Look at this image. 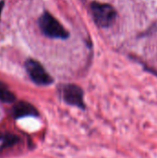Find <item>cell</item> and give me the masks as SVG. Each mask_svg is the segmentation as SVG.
Wrapping results in <instances>:
<instances>
[{"mask_svg": "<svg viewBox=\"0 0 157 158\" xmlns=\"http://www.w3.org/2000/svg\"><path fill=\"white\" fill-rule=\"evenodd\" d=\"M38 23L41 31L47 37L55 39H66L68 36V33L64 27L48 12H44L39 18Z\"/></svg>", "mask_w": 157, "mask_h": 158, "instance_id": "1", "label": "cell"}, {"mask_svg": "<svg viewBox=\"0 0 157 158\" xmlns=\"http://www.w3.org/2000/svg\"><path fill=\"white\" fill-rule=\"evenodd\" d=\"M91 10L96 23L100 27H109L115 21L117 13L108 4L93 3L91 6Z\"/></svg>", "mask_w": 157, "mask_h": 158, "instance_id": "2", "label": "cell"}, {"mask_svg": "<svg viewBox=\"0 0 157 158\" xmlns=\"http://www.w3.org/2000/svg\"><path fill=\"white\" fill-rule=\"evenodd\" d=\"M25 68L31 79L39 85H48L52 83L53 79L45 71L43 67L36 60L29 59L25 63Z\"/></svg>", "mask_w": 157, "mask_h": 158, "instance_id": "3", "label": "cell"}, {"mask_svg": "<svg viewBox=\"0 0 157 158\" xmlns=\"http://www.w3.org/2000/svg\"><path fill=\"white\" fill-rule=\"evenodd\" d=\"M63 97L68 104L81 108H84L83 93L79 86L74 84L66 85L63 88Z\"/></svg>", "mask_w": 157, "mask_h": 158, "instance_id": "4", "label": "cell"}, {"mask_svg": "<svg viewBox=\"0 0 157 158\" xmlns=\"http://www.w3.org/2000/svg\"><path fill=\"white\" fill-rule=\"evenodd\" d=\"M13 115L16 118L29 117V116H37V110L29 103L26 102H19L17 104L13 109Z\"/></svg>", "mask_w": 157, "mask_h": 158, "instance_id": "5", "label": "cell"}, {"mask_svg": "<svg viewBox=\"0 0 157 158\" xmlns=\"http://www.w3.org/2000/svg\"><path fill=\"white\" fill-rule=\"evenodd\" d=\"M19 142V138L11 133H0V152L4 149L11 147Z\"/></svg>", "mask_w": 157, "mask_h": 158, "instance_id": "6", "label": "cell"}, {"mask_svg": "<svg viewBox=\"0 0 157 158\" xmlns=\"http://www.w3.org/2000/svg\"><path fill=\"white\" fill-rule=\"evenodd\" d=\"M0 100L5 103H11L15 100V95L3 84H0Z\"/></svg>", "mask_w": 157, "mask_h": 158, "instance_id": "7", "label": "cell"}, {"mask_svg": "<svg viewBox=\"0 0 157 158\" xmlns=\"http://www.w3.org/2000/svg\"><path fill=\"white\" fill-rule=\"evenodd\" d=\"M4 6H5V1L4 0H1L0 1V19H1V13H2V10H3Z\"/></svg>", "mask_w": 157, "mask_h": 158, "instance_id": "8", "label": "cell"}]
</instances>
